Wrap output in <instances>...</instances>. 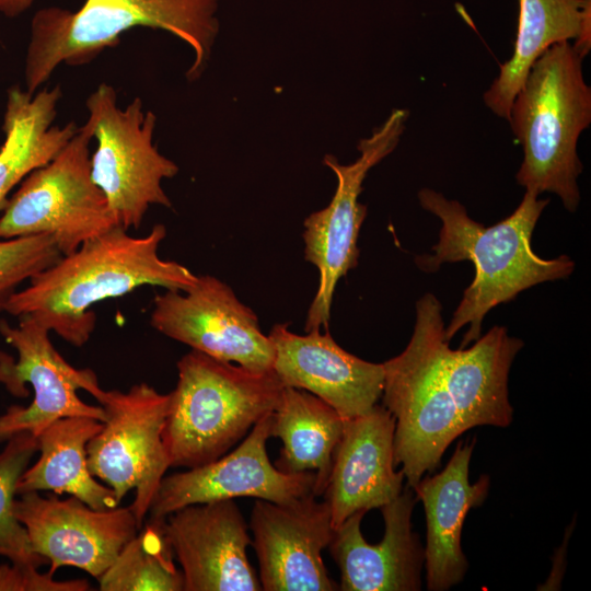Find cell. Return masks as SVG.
I'll return each instance as SVG.
<instances>
[{
  "mask_svg": "<svg viewBox=\"0 0 591 591\" xmlns=\"http://www.w3.org/2000/svg\"><path fill=\"white\" fill-rule=\"evenodd\" d=\"M271 414L260 418L232 452L164 476L150 505V519H164L194 503L240 497L287 503L313 493L315 473L288 474L269 461L266 443L271 438Z\"/></svg>",
  "mask_w": 591,
  "mask_h": 591,
  "instance_id": "5bb4252c",
  "label": "cell"
},
{
  "mask_svg": "<svg viewBox=\"0 0 591 591\" xmlns=\"http://www.w3.org/2000/svg\"><path fill=\"white\" fill-rule=\"evenodd\" d=\"M37 450V437L22 431L7 440L0 452V556L39 568L48 563L33 551L27 532L13 510L18 480Z\"/></svg>",
  "mask_w": 591,
  "mask_h": 591,
  "instance_id": "4316f807",
  "label": "cell"
},
{
  "mask_svg": "<svg viewBox=\"0 0 591 591\" xmlns=\"http://www.w3.org/2000/svg\"><path fill=\"white\" fill-rule=\"evenodd\" d=\"M514 50L483 99L501 118H509L512 102L532 65L551 46L573 40L584 57L591 49V0H519Z\"/></svg>",
  "mask_w": 591,
  "mask_h": 591,
  "instance_id": "7402d4cb",
  "label": "cell"
},
{
  "mask_svg": "<svg viewBox=\"0 0 591 591\" xmlns=\"http://www.w3.org/2000/svg\"><path fill=\"white\" fill-rule=\"evenodd\" d=\"M34 0H0V13L8 18H15L24 13Z\"/></svg>",
  "mask_w": 591,
  "mask_h": 591,
  "instance_id": "f546056e",
  "label": "cell"
},
{
  "mask_svg": "<svg viewBox=\"0 0 591 591\" xmlns=\"http://www.w3.org/2000/svg\"><path fill=\"white\" fill-rule=\"evenodd\" d=\"M441 310L432 293L421 297L408 345L383 363V406L395 418L394 464L402 465L409 488L433 473L449 445L466 431L440 372Z\"/></svg>",
  "mask_w": 591,
  "mask_h": 591,
  "instance_id": "8992f818",
  "label": "cell"
},
{
  "mask_svg": "<svg viewBox=\"0 0 591 591\" xmlns=\"http://www.w3.org/2000/svg\"><path fill=\"white\" fill-rule=\"evenodd\" d=\"M84 124L48 163L33 170L0 213V239L50 235L62 255L118 227L91 175Z\"/></svg>",
  "mask_w": 591,
  "mask_h": 591,
  "instance_id": "ba28073f",
  "label": "cell"
},
{
  "mask_svg": "<svg viewBox=\"0 0 591 591\" xmlns=\"http://www.w3.org/2000/svg\"><path fill=\"white\" fill-rule=\"evenodd\" d=\"M406 109H393L386 120L362 138L358 159L340 164L326 154L323 163L336 175L337 187L331 202L304 220V258L320 274L318 288L309 308L305 332L328 331L331 308L338 280L358 265L357 245L367 206L359 202L368 172L394 151L405 129Z\"/></svg>",
  "mask_w": 591,
  "mask_h": 591,
  "instance_id": "30bf717a",
  "label": "cell"
},
{
  "mask_svg": "<svg viewBox=\"0 0 591 591\" xmlns=\"http://www.w3.org/2000/svg\"><path fill=\"white\" fill-rule=\"evenodd\" d=\"M408 486L380 508L384 535L369 544L360 529L366 511H357L334 530L329 553L340 571L343 591H418L425 547L413 532L412 513L417 500Z\"/></svg>",
  "mask_w": 591,
  "mask_h": 591,
  "instance_id": "ac0fdd59",
  "label": "cell"
},
{
  "mask_svg": "<svg viewBox=\"0 0 591 591\" xmlns=\"http://www.w3.org/2000/svg\"><path fill=\"white\" fill-rule=\"evenodd\" d=\"M475 440L460 441L447 466L427 475L412 488L420 499L427 522L425 564L427 589L445 591L460 583L468 568L461 547L464 520L472 508L483 505L490 479L482 475L470 484L468 468Z\"/></svg>",
  "mask_w": 591,
  "mask_h": 591,
  "instance_id": "ffe728a7",
  "label": "cell"
},
{
  "mask_svg": "<svg viewBox=\"0 0 591 591\" xmlns=\"http://www.w3.org/2000/svg\"><path fill=\"white\" fill-rule=\"evenodd\" d=\"M177 372L162 436L170 467L193 468L225 454L275 410L285 387L273 370H251L193 349L178 360Z\"/></svg>",
  "mask_w": 591,
  "mask_h": 591,
  "instance_id": "5b68a950",
  "label": "cell"
},
{
  "mask_svg": "<svg viewBox=\"0 0 591 591\" xmlns=\"http://www.w3.org/2000/svg\"><path fill=\"white\" fill-rule=\"evenodd\" d=\"M268 337L275 349L273 371L281 384L312 393L344 419L368 413L382 396L383 363L351 355L328 331L298 335L283 323Z\"/></svg>",
  "mask_w": 591,
  "mask_h": 591,
  "instance_id": "e0dca14e",
  "label": "cell"
},
{
  "mask_svg": "<svg viewBox=\"0 0 591 591\" xmlns=\"http://www.w3.org/2000/svg\"><path fill=\"white\" fill-rule=\"evenodd\" d=\"M532 192L525 194L517 209L502 221L485 227L473 220L457 200L422 188L420 206L437 216L442 227L433 254L416 257L421 270L434 271L443 263L470 260L475 276L464 290L444 337L450 339L466 324L470 328L460 348L480 337L485 315L495 306L514 299L521 291L545 281L565 279L575 269L567 255L544 259L532 250L536 222L548 204Z\"/></svg>",
  "mask_w": 591,
  "mask_h": 591,
  "instance_id": "7a4b0ae2",
  "label": "cell"
},
{
  "mask_svg": "<svg viewBox=\"0 0 591 591\" xmlns=\"http://www.w3.org/2000/svg\"><path fill=\"white\" fill-rule=\"evenodd\" d=\"M523 341L503 326H494L467 349L453 350L443 338L439 345L442 380L466 431L476 426L508 427L513 408L509 402L511 363Z\"/></svg>",
  "mask_w": 591,
  "mask_h": 591,
  "instance_id": "44dd1931",
  "label": "cell"
},
{
  "mask_svg": "<svg viewBox=\"0 0 591 591\" xmlns=\"http://www.w3.org/2000/svg\"><path fill=\"white\" fill-rule=\"evenodd\" d=\"M61 96L59 85L34 94L19 86L9 89L0 147V213L13 188L57 155L77 132L72 120L54 125Z\"/></svg>",
  "mask_w": 591,
  "mask_h": 591,
  "instance_id": "603a6c76",
  "label": "cell"
},
{
  "mask_svg": "<svg viewBox=\"0 0 591 591\" xmlns=\"http://www.w3.org/2000/svg\"><path fill=\"white\" fill-rule=\"evenodd\" d=\"M570 42L551 46L532 65L515 95L508 121L523 149L517 183L540 195L556 194L568 211L580 201L582 163L577 144L591 123V89Z\"/></svg>",
  "mask_w": 591,
  "mask_h": 591,
  "instance_id": "277c9868",
  "label": "cell"
},
{
  "mask_svg": "<svg viewBox=\"0 0 591 591\" xmlns=\"http://www.w3.org/2000/svg\"><path fill=\"white\" fill-rule=\"evenodd\" d=\"M252 546L265 591H334L322 553L334 534L325 500L311 493L287 503L256 499L251 512Z\"/></svg>",
  "mask_w": 591,
  "mask_h": 591,
  "instance_id": "9a60e30c",
  "label": "cell"
},
{
  "mask_svg": "<svg viewBox=\"0 0 591 591\" xmlns=\"http://www.w3.org/2000/svg\"><path fill=\"white\" fill-rule=\"evenodd\" d=\"M394 431L395 418L378 404L344 419L322 495L334 529L357 511L380 509L402 493L405 476L394 470Z\"/></svg>",
  "mask_w": 591,
  "mask_h": 591,
  "instance_id": "d6986e66",
  "label": "cell"
},
{
  "mask_svg": "<svg viewBox=\"0 0 591 591\" xmlns=\"http://www.w3.org/2000/svg\"><path fill=\"white\" fill-rule=\"evenodd\" d=\"M84 579L58 581L49 572L40 573L31 565H0V591H88Z\"/></svg>",
  "mask_w": 591,
  "mask_h": 591,
  "instance_id": "f1b7e54d",
  "label": "cell"
},
{
  "mask_svg": "<svg viewBox=\"0 0 591 591\" xmlns=\"http://www.w3.org/2000/svg\"><path fill=\"white\" fill-rule=\"evenodd\" d=\"M95 399L104 408L105 420L88 443L89 470L119 502L135 491L129 507L141 529L170 467L162 438L170 394L139 383L127 392L102 389Z\"/></svg>",
  "mask_w": 591,
  "mask_h": 591,
  "instance_id": "9c48e42d",
  "label": "cell"
},
{
  "mask_svg": "<svg viewBox=\"0 0 591 591\" xmlns=\"http://www.w3.org/2000/svg\"><path fill=\"white\" fill-rule=\"evenodd\" d=\"M344 418L312 393L285 386L271 414L270 437L282 441L275 466L288 474L315 471L313 494L325 491Z\"/></svg>",
  "mask_w": 591,
  "mask_h": 591,
  "instance_id": "d4e9b609",
  "label": "cell"
},
{
  "mask_svg": "<svg viewBox=\"0 0 591 591\" xmlns=\"http://www.w3.org/2000/svg\"><path fill=\"white\" fill-rule=\"evenodd\" d=\"M220 0H85L76 11L57 7L37 11L31 23L25 58V85L31 94L62 63L82 66L120 35L137 26L166 31L194 53L186 71L195 81L206 70L219 33L216 16Z\"/></svg>",
  "mask_w": 591,
  "mask_h": 591,
  "instance_id": "3957f363",
  "label": "cell"
},
{
  "mask_svg": "<svg viewBox=\"0 0 591 591\" xmlns=\"http://www.w3.org/2000/svg\"><path fill=\"white\" fill-rule=\"evenodd\" d=\"M19 496L14 514L53 576L71 566L97 579L140 530L129 506L96 510L73 496L59 499L37 491Z\"/></svg>",
  "mask_w": 591,
  "mask_h": 591,
  "instance_id": "4fadbf2b",
  "label": "cell"
},
{
  "mask_svg": "<svg viewBox=\"0 0 591 591\" xmlns=\"http://www.w3.org/2000/svg\"><path fill=\"white\" fill-rule=\"evenodd\" d=\"M163 520L150 519L123 547L97 578L101 591H184Z\"/></svg>",
  "mask_w": 591,
  "mask_h": 591,
  "instance_id": "484cf974",
  "label": "cell"
},
{
  "mask_svg": "<svg viewBox=\"0 0 591 591\" xmlns=\"http://www.w3.org/2000/svg\"><path fill=\"white\" fill-rule=\"evenodd\" d=\"M150 324L159 333L215 359L271 371L275 349L255 313L220 279L198 276L187 291L153 300Z\"/></svg>",
  "mask_w": 591,
  "mask_h": 591,
  "instance_id": "7c38bea8",
  "label": "cell"
},
{
  "mask_svg": "<svg viewBox=\"0 0 591 591\" xmlns=\"http://www.w3.org/2000/svg\"><path fill=\"white\" fill-rule=\"evenodd\" d=\"M127 231L114 227L62 255L18 290L5 312L32 315L65 341L82 347L95 328L94 304L144 286L187 291L196 283L198 276L187 267L159 256L166 236L163 224H155L144 236Z\"/></svg>",
  "mask_w": 591,
  "mask_h": 591,
  "instance_id": "6da1fadb",
  "label": "cell"
},
{
  "mask_svg": "<svg viewBox=\"0 0 591 591\" xmlns=\"http://www.w3.org/2000/svg\"><path fill=\"white\" fill-rule=\"evenodd\" d=\"M50 331L32 315L19 316L11 326L0 321V335L16 351V358L0 350V384L15 397L25 398L30 384L34 394L28 406L11 405L0 415V443L28 431L37 437L47 426L63 417L84 416L104 422L102 406L83 402L79 390L94 398L102 391L92 369H77L56 350Z\"/></svg>",
  "mask_w": 591,
  "mask_h": 591,
  "instance_id": "8fae6325",
  "label": "cell"
},
{
  "mask_svg": "<svg viewBox=\"0 0 591 591\" xmlns=\"http://www.w3.org/2000/svg\"><path fill=\"white\" fill-rule=\"evenodd\" d=\"M163 530L184 591L262 590L246 555L248 526L234 499L181 508L164 518Z\"/></svg>",
  "mask_w": 591,
  "mask_h": 591,
  "instance_id": "2e32d148",
  "label": "cell"
},
{
  "mask_svg": "<svg viewBox=\"0 0 591 591\" xmlns=\"http://www.w3.org/2000/svg\"><path fill=\"white\" fill-rule=\"evenodd\" d=\"M62 257L47 234L0 239V313L20 285Z\"/></svg>",
  "mask_w": 591,
  "mask_h": 591,
  "instance_id": "83f0119b",
  "label": "cell"
},
{
  "mask_svg": "<svg viewBox=\"0 0 591 591\" xmlns=\"http://www.w3.org/2000/svg\"><path fill=\"white\" fill-rule=\"evenodd\" d=\"M103 426V421L84 416L63 417L47 426L37 436L39 457L21 475L16 495L51 490L77 497L96 510L118 507L114 491L88 466V443Z\"/></svg>",
  "mask_w": 591,
  "mask_h": 591,
  "instance_id": "cb8c5ba5",
  "label": "cell"
},
{
  "mask_svg": "<svg viewBox=\"0 0 591 591\" xmlns=\"http://www.w3.org/2000/svg\"><path fill=\"white\" fill-rule=\"evenodd\" d=\"M85 106V125L96 140L92 179L105 195L116 224L138 229L150 206L172 207L162 181L174 177L178 166L153 143L157 116L143 111L140 97L121 108L115 89L101 83Z\"/></svg>",
  "mask_w": 591,
  "mask_h": 591,
  "instance_id": "52a82bcc",
  "label": "cell"
}]
</instances>
